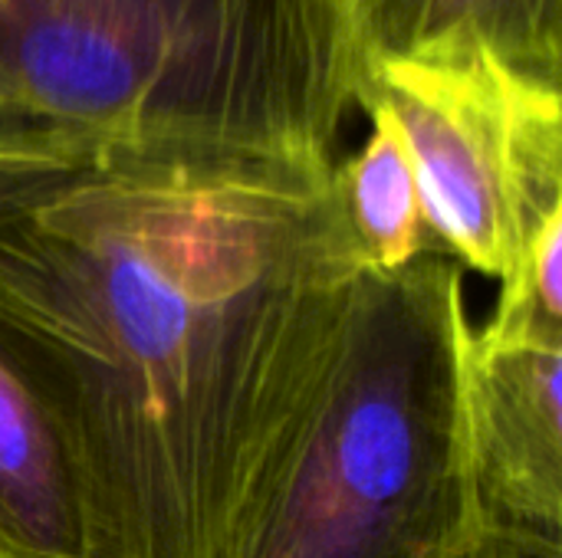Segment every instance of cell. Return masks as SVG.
I'll list each match as a JSON object with an SVG mask.
<instances>
[{"label": "cell", "instance_id": "cell-1", "mask_svg": "<svg viewBox=\"0 0 562 558\" xmlns=\"http://www.w3.org/2000/svg\"><path fill=\"white\" fill-rule=\"evenodd\" d=\"M362 270L339 164L0 135V358L86 558H224Z\"/></svg>", "mask_w": 562, "mask_h": 558}, {"label": "cell", "instance_id": "cell-2", "mask_svg": "<svg viewBox=\"0 0 562 558\" xmlns=\"http://www.w3.org/2000/svg\"><path fill=\"white\" fill-rule=\"evenodd\" d=\"M349 0H0V135L339 164Z\"/></svg>", "mask_w": 562, "mask_h": 558}, {"label": "cell", "instance_id": "cell-3", "mask_svg": "<svg viewBox=\"0 0 562 558\" xmlns=\"http://www.w3.org/2000/svg\"><path fill=\"white\" fill-rule=\"evenodd\" d=\"M464 266L362 270L310 405L224 558H471Z\"/></svg>", "mask_w": 562, "mask_h": 558}, {"label": "cell", "instance_id": "cell-4", "mask_svg": "<svg viewBox=\"0 0 562 558\" xmlns=\"http://www.w3.org/2000/svg\"><path fill=\"white\" fill-rule=\"evenodd\" d=\"M359 109L395 122L425 227L464 270L504 286L562 217L560 86L491 53L369 59Z\"/></svg>", "mask_w": 562, "mask_h": 558}, {"label": "cell", "instance_id": "cell-5", "mask_svg": "<svg viewBox=\"0 0 562 558\" xmlns=\"http://www.w3.org/2000/svg\"><path fill=\"white\" fill-rule=\"evenodd\" d=\"M474 556L562 558V342L474 329L464 355Z\"/></svg>", "mask_w": 562, "mask_h": 558}, {"label": "cell", "instance_id": "cell-6", "mask_svg": "<svg viewBox=\"0 0 562 558\" xmlns=\"http://www.w3.org/2000/svg\"><path fill=\"white\" fill-rule=\"evenodd\" d=\"M362 59L491 53L560 86V0H349Z\"/></svg>", "mask_w": 562, "mask_h": 558}, {"label": "cell", "instance_id": "cell-7", "mask_svg": "<svg viewBox=\"0 0 562 558\" xmlns=\"http://www.w3.org/2000/svg\"><path fill=\"white\" fill-rule=\"evenodd\" d=\"M0 558H86L69 460L23 382L0 358Z\"/></svg>", "mask_w": 562, "mask_h": 558}, {"label": "cell", "instance_id": "cell-8", "mask_svg": "<svg viewBox=\"0 0 562 558\" xmlns=\"http://www.w3.org/2000/svg\"><path fill=\"white\" fill-rule=\"evenodd\" d=\"M366 112L372 135L356 158L339 164V187L366 266L392 273L435 240L425 227L415 171L395 122L379 109Z\"/></svg>", "mask_w": 562, "mask_h": 558}, {"label": "cell", "instance_id": "cell-9", "mask_svg": "<svg viewBox=\"0 0 562 558\" xmlns=\"http://www.w3.org/2000/svg\"><path fill=\"white\" fill-rule=\"evenodd\" d=\"M471 558H491V556H471Z\"/></svg>", "mask_w": 562, "mask_h": 558}]
</instances>
